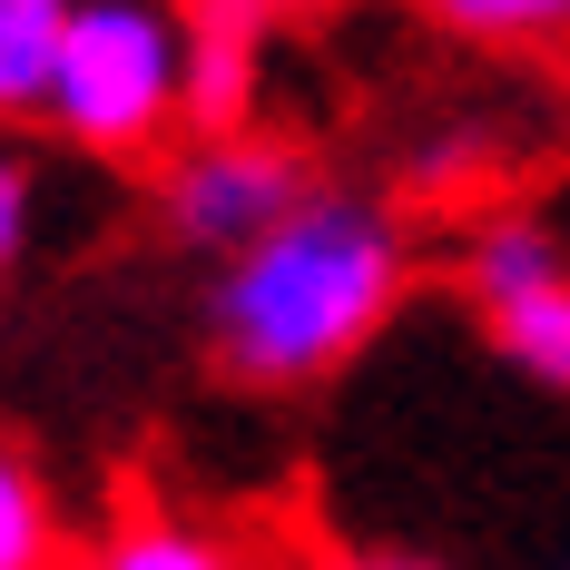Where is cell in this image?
Listing matches in <instances>:
<instances>
[{
    "mask_svg": "<svg viewBox=\"0 0 570 570\" xmlns=\"http://www.w3.org/2000/svg\"><path fill=\"white\" fill-rule=\"evenodd\" d=\"M413 295V236L384 197L305 187V207L266 227L207 285V354L256 394H295L354 364Z\"/></svg>",
    "mask_w": 570,
    "mask_h": 570,
    "instance_id": "1",
    "label": "cell"
},
{
    "mask_svg": "<svg viewBox=\"0 0 570 570\" xmlns=\"http://www.w3.org/2000/svg\"><path fill=\"white\" fill-rule=\"evenodd\" d=\"M177 59H187L177 0H79L40 118L79 158H158L177 138Z\"/></svg>",
    "mask_w": 570,
    "mask_h": 570,
    "instance_id": "2",
    "label": "cell"
},
{
    "mask_svg": "<svg viewBox=\"0 0 570 570\" xmlns=\"http://www.w3.org/2000/svg\"><path fill=\"white\" fill-rule=\"evenodd\" d=\"M305 158L266 138V128H236V138H187L158 158V227L177 246H197V256H246L266 227H285L295 207H305Z\"/></svg>",
    "mask_w": 570,
    "mask_h": 570,
    "instance_id": "3",
    "label": "cell"
},
{
    "mask_svg": "<svg viewBox=\"0 0 570 570\" xmlns=\"http://www.w3.org/2000/svg\"><path fill=\"white\" fill-rule=\"evenodd\" d=\"M177 10H187L177 128H187V138H236V128H256V99H266V30L236 20V10H207V0H177Z\"/></svg>",
    "mask_w": 570,
    "mask_h": 570,
    "instance_id": "4",
    "label": "cell"
},
{
    "mask_svg": "<svg viewBox=\"0 0 570 570\" xmlns=\"http://www.w3.org/2000/svg\"><path fill=\"white\" fill-rule=\"evenodd\" d=\"M561 276H570V256L541 217H482V227L462 236V295L482 315L512 305V295H541V285H561Z\"/></svg>",
    "mask_w": 570,
    "mask_h": 570,
    "instance_id": "5",
    "label": "cell"
},
{
    "mask_svg": "<svg viewBox=\"0 0 570 570\" xmlns=\"http://www.w3.org/2000/svg\"><path fill=\"white\" fill-rule=\"evenodd\" d=\"M79 570H246V551L187 512H128Z\"/></svg>",
    "mask_w": 570,
    "mask_h": 570,
    "instance_id": "6",
    "label": "cell"
},
{
    "mask_svg": "<svg viewBox=\"0 0 570 570\" xmlns=\"http://www.w3.org/2000/svg\"><path fill=\"white\" fill-rule=\"evenodd\" d=\"M482 335H492V354L512 364L521 384L570 394V276H561V285H541V295L492 305V315H482Z\"/></svg>",
    "mask_w": 570,
    "mask_h": 570,
    "instance_id": "7",
    "label": "cell"
},
{
    "mask_svg": "<svg viewBox=\"0 0 570 570\" xmlns=\"http://www.w3.org/2000/svg\"><path fill=\"white\" fill-rule=\"evenodd\" d=\"M69 10H79V0H0V128H10V118H40Z\"/></svg>",
    "mask_w": 570,
    "mask_h": 570,
    "instance_id": "8",
    "label": "cell"
},
{
    "mask_svg": "<svg viewBox=\"0 0 570 570\" xmlns=\"http://www.w3.org/2000/svg\"><path fill=\"white\" fill-rule=\"evenodd\" d=\"M413 10L472 50H561L570 40V0H413Z\"/></svg>",
    "mask_w": 570,
    "mask_h": 570,
    "instance_id": "9",
    "label": "cell"
},
{
    "mask_svg": "<svg viewBox=\"0 0 570 570\" xmlns=\"http://www.w3.org/2000/svg\"><path fill=\"white\" fill-rule=\"evenodd\" d=\"M0 570H59L50 482L30 472V453H20V443H0Z\"/></svg>",
    "mask_w": 570,
    "mask_h": 570,
    "instance_id": "10",
    "label": "cell"
},
{
    "mask_svg": "<svg viewBox=\"0 0 570 570\" xmlns=\"http://www.w3.org/2000/svg\"><path fill=\"white\" fill-rule=\"evenodd\" d=\"M30 236H40V158L20 138H0V276L30 256Z\"/></svg>",
    "mask_w": 570,
    "mask_h": 570,
    "instance_id": "11",
    "label": "cell"
},
{
    "mask_svg": "<svg viewBox=\"0 0 570 570\" xmlns=\"http://www.w3.org/2000/svg\"><path fill=\"white\" fill-rule=\"evenodd\" d=\"M207 10H236V20L266 30V20H305V10H325V0H207Z\"/></svg>",
    "mask_w": 570,
    "mask_h": 570,
    "instance_id": "12",
    "label": "cell"
},
{
    "mask_svg": "<svg viewBox=\"0 0 570 570\" xmlns=\"http://www.w3.org/2000/svg\"><path fill=\"white\" fill-rule=\"evenodd\" d=\"M325 570H433V561H403V551H354V561H325Z\"/></svg>",
    "mask_w": 570,
    "mask_h": 570,
    "instance_id": "13",
    "label": "cell"
}]
</instances>
